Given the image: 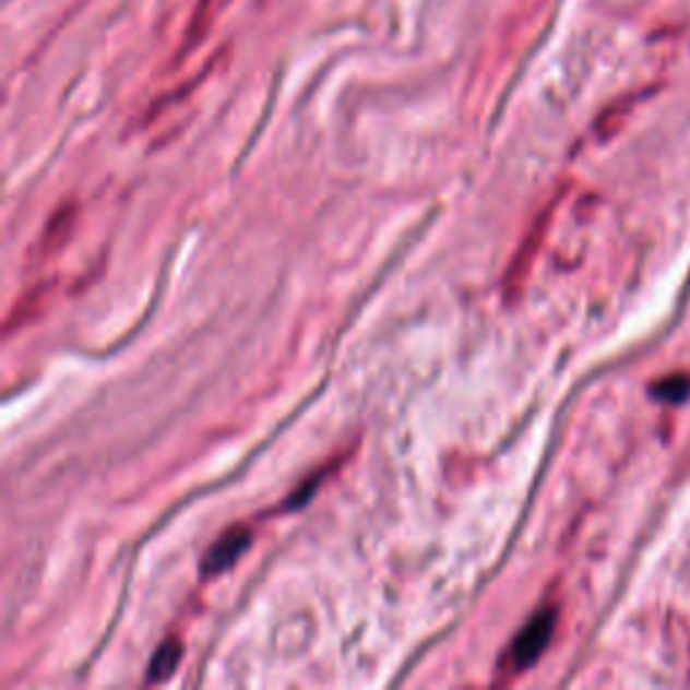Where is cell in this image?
Listing matches in <instances>:
<instances>
[{
    "instance_id": "8992f818",
    "label": "cell",
    "mask_w": 690,
    "mask_h": 690,
    "mask_svg": "<svg viewBox=\"0 0 690 690\" xmlns=\"http://www.w3.org/2000/svg\"><path fill=\"white\" fill-rule=\"evenodd\" d=\"M183 658V647L178 640H165L163 645L157 647L154 658L148 661V671H146V680L148 682H165L172 671L178 669Z\"/></svg>"
},
{
    "instance_id": "52a82bcc",
    "label": "cell",
    "mask_w": 690,
    "mask_h": 690,
    "mask_svg": "<svg viewBox=\"0 0 690 690\" xmlns=\"http://www.w3.org/2000/svg\"><path fill=\"white\" fill-rule=\"evenodd\" d=\"M650 394H653L655 400L666 402V405H680V402H686L690 396V376H686V372H675V376L653 383V386H650Z\"/></svg>"
},
{
    "instance_id": "5b68a950",
    "label": "cell",
    "mask_w": 690,
    "mask_h": 690,
    "mask_svg": "<svg viewBox=\"0 0 690 690\" xmlns=\"http://www.w3.org/2000/svg\"><path fill=\"white\" fill-rule=\"evenodd\" d=\"M51 295V281H46V284H38L36 289L27 292L25 297H20V302L14 305V310L9 313V319H5V332H14L20 324H27L31 319H36L38 313L44 310V302L49 300Z\"/></svg>"
},
{
    "instance_id": "6da1fadb",
    "label": "cell",
    "mask_w": 690,
    "mask_h": 690,
    "mask_svg": "<svg viewBox=\"0 0 690 690\" xmlns=\"http://www.w3.org/2000/svg\"><path fill=\"white\" fill-rule=\"evenodd\" d=\"M556 620H559V609L556 607L537 609V612L526 620V626L513 637L508 650H504L499 671H502L504 677H518L523 675V671L532 669V666L543 658L550 640H554Z\"/></svg>"
},
{
    "instance_id": "277c9868",
    "label": "cell",
    "mask_w": 690,
    "mask_h": 690,
    "mask_svg": "<svg viewBox=\"0 0 690 690\" xmlns=\"http://www.w3.org/2000/svg\"><path fill=\"white\" fill-rule=\"evenodd\" d=\"M73 227H76V205L73 203L60 205V209L51 214L49 222H46V227L41 233V249H38V259L62 251V246H66L68 238L73 235Z\"/></svg>"
},
{
    "instance_id": "3957f363",
    "label": "cell",
    "mask_w": 690,
    "mask_h": 690,
    "mask_svg": "<svg viewBox=\"0 0 690 690\" xmlns=\"http://www.w3.org/2000/svg\"><path fill=\"white\" fill-rule=\"evenodd\" d=\"M550 211H554V209H548L543 214V218H537V224H534L532 235H528V238L523 240V249L515 254L513 267L508 270V278H504V289H508V297H515V289L523 284V278H526V275H528V267H532V259H534V254H537L539 246H543V235H545V229H548Z\"/></svg>"
},
{
    "instance_id": "7a4b0ae2",
    "label": "cell",
    "mask_w": 690,
    "mask_h": 690,
    "mask_svg": "<svg viewBox=\"0 0 690 690\" xmlns=\"http://www.w3.org/2000/svg\"><path fill=\"white\" fill-rule=\"evenodd\" d=\"M254 543V532L249 526H229L222 537L205 550L203 556V574L205 578H214V574H224L227 569H233L235 563L243 559L246 550Z\"/></svg>"
}]
</instances>
